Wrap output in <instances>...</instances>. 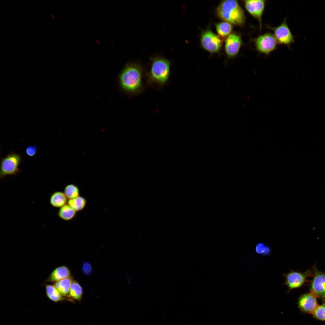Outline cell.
Segmentation results:
<instances>
[{"label":"cell","mask_w":325,"mask_h":325,"mask_svg":"<svg viewBox=\"0 0 325 325\" xmlns=\"http://www.w3.org/2000/svg\"><path fill=\"white\" fill-rule=\"evenodd\" d=\"M256 252L259 254H266L269 253V248L268 246L265 245L262 243H258L257 244L255 247Z\"/></svg>","instance_id":"23"},{"label":"cell","mask_w":325,"mask_h":325,"mask_svg":"<svg viewBox=\"0 0 325 325\" xmlns=\"http://www.w3.org/2000/svg\"><path fill=\"white\" fill-rule=\"evenodd\" d=\"M45 287L46 295L52 301L58 302L63 299L62 296L53 285L45 284Z\"/></svg>","instance_id":"19"},{"label":"cell","mask_w":325,"mask_h":325,"mask_svg":"<svg viewBox=\"0 0 325 325\" xmlns=\"http://www.w3.org/2000/svg\"><path fill=\"white\" fill-rule=\"evenodd\" d=\"M143 68L139 63H128L119 76L122 88L126 92L132 94L140 93L143 89Z\"/></svg>","instance_id":"1"},{"label":"cell","mask_w":325,"mask_h":325,"mask_svg":"<svg viewBox=\"0 0 325 325\" xmlns=\"http://www.w3.org/2000/svg\"><path fill=\"white\" fill-rule=\"evenodd\" d=\"M67 198L64 192L56 191L52 193L49 198L50 204L53 207L60 208L67 203Z\"/></svg>","instance_id":"14"},{"label":"cell","mask_w":325,"mask_h":325,"mask_svg":"<svg viewBox=\"0 0 325 325\" xmlns=\"http://www.w3.org/2000/svg\"><path fill=\"white\" fill-rule=\"evenodd\" d=\"M51 16L52 17V18H54V19L55 18V17H54V16L53 15H51Z\"/></svg>","instance_id":"26"},{"label":"cell","mask_w":325,"mask_h":325,"mask_svg":"<svg viewBox=\"0 0 325 325\" xmlns=\"http://www.w3.org/2000/svg\"><path fill=\"white\" fill-rule=\"evenodd\" d=\"M150 66L146 74L147 84L161 88L168 82L170 73L171 61L159 56L150 58Z\"/></svg>","instance_id":"2"},{"label":"cell","mask_w":325,"mask_h":325,"mask_svg":"<svg viewBox=\"0 0 325 325\" xmlns=\"http://www.w3.org/2000/svg\"><path fill=\"white\" fill-rule=\"evenodd\" d=\"M82 271L84 274L89 276L92 272V268L91 265L88 262H85L82 264Z\"/></svg>","instance_id":"24"},{"label":"cell","mask_w":325,"mask_h":325,"mask_svg":"<svg viewBox=\"0 0 325 325\" xmlns=\"http://www.w3.org/2000/svg\"><path fill=\"white\" fill-rule=\"evenodd\" d=\"M310 290L316 297L321 299L325 302V273L315 270Z\"/></svg>","instance_id":"10"},{"label":"cell","mask_w":325,"mask_h":325,"mask_svg":"<svg viewBox=\"0 0 325 325\" xmlns=\"http://www.w3.org/2000/svg\"><path fill=\"white\" fill-rule=\"evenodd\" d=\"M314 316L316 318L325 320V304L318 306L313 312Z\"/></svg>","instance_id":"22"},{"label":"cell","mask_w":325,"mask_h":325,"mask_svg":"<svg viewBox=\"0 0 325 325\" xmlns=\"http://www.w3.org/2000/svg\"><path fill=\"white\" fill-rule=\"evenodd\" d=\"M278 43L289 45L293 43L294 39L285 18L278 26L271 28Z\"/></svg>","instance_id":"7"},{"label":"cell","mask_w":325,"mask_h":325,"mask_svg":"<svg viewBox=\"0 0 325 325\" xmlns=\"http://www.w3.org/2000/svg\"><path fill=\"white\" fill-rule=\"evenodd\" d=\"M22 160L20 154L13 152L2 158L0 162V179H3L8 175H16L21 172L19 167Z\"/></svg>","instance_id":"4"},{"label":"cell","mask_w":325,"mask_h":325,"mask_svg":"<svg viewBox=\"0 0 325 325\" xmlns=\"http://www.w3.org/2000/svg\"><path fill=\"white\" fill-rule=\"evenodd\" d=\"M86 200L84 197L79 196L76 198L69 199L67 204L75 211L82 210L86 204Z\"/></svg>","instance_id":"20"},{"label":"cell","mask_w":325,"mask_h":325,"mask_svg":"<svg viewBox=\"0 0 325 325\" xmlns=\"http://www.w3.org/2000/svg\"><path fill=\"white\" fill-rule=\"evenodd\" d=\"M83 294V289L80 284L76 280H73L70 288L68 297L69 298L79 301Z\"/></svg>","instance_id":"17"},{"label":"cell","mask_w":325,"mask_h":325,"mask_svg":"<svg viewBox=\"0 0 325 325\" xmlns=\"http://www.w3.org/2000/svg\"><path fill=\"white\" fill-rule=\"evenodd\" d=\"M242 45L241 36L236 33H231L226 38L224 45L225 52L230 57H235L238 53Z\"/></svg>","instance_id":"11"},{"label":"cell","mask_w":325,"mask_h":325,"mask_svg":"<svg viewBox=\"0 0 325 325\" xmlns=\"http://www.w3.org/2000/svg\"><path fill=\"white\" fill-rule=\"evenodd\" d=\"M71 277V272L69 268L66 266L62 265L54 269L46 279V281L54 283Z\"/></svg>","instance_id":"13"},{"label":"cell","mask_w":325,"mask_h":325,"mask_svg":"<svg viewBox=\"0 0 325 325\" xmlns=\"http://www.w3.org/2000/svg\"><path fill=\"white\" fill-rule=\"evenodd\" d=\"M76 213V211L67 204L60 208L58 212V215L61 219L69 221L75 217Z\"/></svg>","instance_id":"18"},{"label":"cell","mask_w":325,"mask_h":325,"mask_svg":"<svg viewBox=\"0 0 325 325\" xmlns=\"http://www.w3.org/2000/svg\"><path fill=\"white\" fill-rule=\"evenodd\" d=\"M73 280V277L71 276L56 282L54 283L53 285L62 296L67 297Z\"/></svg>","instance_id":"15"},{"label":"cell","mask_w":325,"mask_h":325,"mask_svg":"<svg viewBox=\"0 0 325 325\" xmlns=\"http://www.w3.org/2000/svg\"><path fill=\"white\" fill-rule=\"evenodd\" d=\"M310 273L309 271L302 273L292 270L288 273L283 274V277L285 279L284 284L290 290L299 288L305 282L306 278L310 274Z\"/></svg>","instance_id":"9"},{"label":"cell","mask_w":325,"mask_h":325,"mask_svg":"<svg viewBox=\"0 0 325 325\" xmlns=\"http://www.w3.org/2000/svg\"><path fill=\"white\" fill-rule=\"evenodd\" d=\"M64 193L69 199L76 198L79 195V190L78 187L73 184L66 185L64 189Z\"/></svg>","instance_id":"21"},{"label":"cell","mask_w":325,"mask_h":325,"mask_svg":"<svg viewBox=\"0 0 325 325\" xmlns=\"http://www.w3.org/2000/svg\"><path fill=\"white\" fill-rule=\"evenodd\" d=\"M200 43L205 50L212 53L219 51L222 44L221 39L209 30H207L202 33L200 38Z\"/></svg>","instance_id":"6"},{"label":"cell","mask_w":325,"mask_h":325,"mask_svg":"<svg viewBox=\"0 0 325 325\" xmlns=\"http://www.w3.org/2000/svg\"><path fill=\"white\" fill-rule=\"evenodd\" d=\"M316 297L311 293L302 295L299 299V308L305 312L313 313L318 306Z\"/></svg>","instance_id":"12"},{"label":"cell","mask_w":325,"mask_h":325,"mask_svg":"<svg viewBox=\"0 0 325 325\" xmlns=\"http://www.w3.org/2000/svg\"><path fill=\"white\" fill-rule=\"evenodd\" d=\"M216 12L220 19L231 24L242 26L245 23L244 12L237 1H222L217 7Z\"/></svg>","instance_id":"3"},{"label":"cell","mask_w":325,"mask_h":325,"mask_svg":"<svg viewBox=\"0 0 325 325\" xmlns=\"http://www.w3.org/2000/svg\"><path fill=\"white\" fill-rule=\"evenodd\" d=\"M244 7L247 11L258 22L260 29L262 26V17L265 10L266 1L263 0L243 1Z\"/></svg>","instance_id":"8"},{"label":"cell","mask_w":325,"mask_h":325,"mask_svg":"<svg viewBox=\"0 0 325 325\" xmlns=\"http://www.w3.org/2000/svg\"><path fill=\"white\" fill-rule=\"evenodd\" d=\"M215 27L218 36L221 39L226 38L233 29L232 24L225 21L217 23Z\"/></svg>","instance_id":"16"},{"label":"cell","mask_w":325,"mask_h":325,"mask_svg":"<svg viewBox=\"0 0 325 325\" xmlns=\"http://www.w3.org/2000/svg\"><path fill=\"white\" fill-rule=\"evenodd\" d=\"M37 148L34 145H30L27 147L26 149V153L27 155L33 157L36 154Z\"/></svg>","instance_id":"25"},{"label":"cell","mask_w":325,"mask_h":325,"mask_svg":"<svg viewBox=\"0 0 325 325\" xmlns=\"http://www.w3.org/2000/svg\"><path fill=\"white\" fill-rule=\"evenodd\" d=\"M254 41L257 51L266 55H268L274 51L278 44L274 35L270 33L258 36Z\"/></svg>","instance_id":"5"}]
</instances>
